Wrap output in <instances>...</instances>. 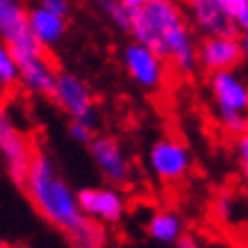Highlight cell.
<instances>
[{"mask_svg":"<svg viewBox=\"0 0 248 248\" xmlns=\"http://www.w3.org/2000/svg\"><path fill=\"white\" fill-rule=\"evenodd\" d=\"M241 2H244V0H218V5L223 7V12H226V14L230 16V18H232V16L237 14V12H239Z\"/></svg>","mask_w":248,"mask_h":248,"instance_id":"obj_24","label":"cell"},{"mask_svg":"<svg viewBox=\"0 0 248 248\" xmlns=\"http://www.w3.org/2000/svg\"><path fill=\"white\" fill-rule=\"evenodd\" d=\"M71 248H105L107 246V230L96 221L87 218V223L78 228L76 232L66 237Z\"/></svg>","mask_w":248,"mask_h":248,"instance_id":"obj_16","label":"cell"},{"mask_svg":"<svg viewBox=\"0 0 248 248\" xmlns=\"http://www.w3.org/2000/svg\"><path fill=\"white\" fill-rule=\"evenodd\" d=\"M32 155H34V151H32L28 137L16 128L7 105L0 98V157H2L7 175L16 185H23V180H25Z\"/></svg>","mask_w":248,"mask_h":248,"instance_id":"obj_5","label":"cell"},{"mask_svg":"<svg viewBox=\"0 0 248 248\" xmlns=\"http://www.w3.org/2000/svg\"><path fill=\"white\" fill-rule=\"evenodd\" d=\"M187 18L205 37L214 34H237L232 18L223 12L218 0H182Z\"/></svg>","mask_w":248,"mask_h":248,"instance_id":"obj_13","label":"cell"},{"mask_svg":"<svg viewBox=\"0 0 248 248\" xmlns=\"http://www.w3.org/2000/svg\"><path fill=\"white\" fill-rule=\"evenodd\" d=\"M0 248H9V244L5 239H2V237H0Z\"/></svg>","mask_w":248,"mask_h":248,"instance_id":"obj_28","label":"cell"},{"mask_svg":"<svg viewBox=\"0 0 248 248\" xmlns=\"http://www.w3.org/2000/svg\"><path fill=\"white\" fill-rule=\"evenodd\" d=\"M239 39H241V50H244V60L248 62V32H244Z\"/></svg>","mask_w":248,"mask_h":248,"instance_id":"obj_27","label":"cell"},{"mask_svg":"<svg viewBox=\"0 0 248 248\" xmlns=\"http://www.w3.org/2000/svg\"><path fill=\"white\" fill-rule=\"evenodd\" d=\"M121 60H123V68H125L128 78L146 93H155L164 87L166 60H162L153 48L139 44V41H130L123 48Z\"/></svg>","mask_w":248,"mask_h":248,"instance_id":"obj_7","label":"cell"},{"mask_svg":"<svg viewBox=\"0 0 248 248\" xmlns=\"http://www.w3.org/2000/svg\"><path fill=\"white\" fill-rule=\"evenodd\" d=\"M0 41H5L14 53L39 46L30 32L28 9L21 0H0Z\"/></svg>","mask_w":248,"mask_h":248,"instance_id":"obj_12","label":"cell"},{"mask_svg":"<svg viewBox=\"0 0 248 248\" xmlns=\"http://www.w3.org/2000/svg\"><path fill=\"white\" fill-rule=\"evenodd\" d=\"M28 23H30L32 37L37 39V44L44 50L60 46L66 37V18L48 12L41 5H34V7L28 9Z\"/></svg>","mask_w":248,"mask_h":248,"instance_id":"obj_14","label":"cell"},{"mask_svg":"<svg viewBox=\"0 0 248 248\" xmlns=\"http://www.w3.org/2000/svg\"><path fill=\"white\" fill-rule=\"evenodd\" d=\"M217 214L218 218H223V221H230L234 217V198L228 194H221L217 201Z\"/></svg>","mask_w":248,"mask_h":248,"instance_id":"obj_21","label":"cell"},{"mask_svg":"<svg viewBox=\"0 0 248 248\" xmlns=\"http://www.w3.org/2000/svg\"><path fill=\"white\" fill-rule=\"evenodd\" d=\"M241 62H244V50L237 34L203 37V41L198 44V66L207 73L234 71Z\"/></svg>","mask_w":248,"mask_h":248,"instance_id":"obj_11","label":"cell"},{"mask_svg":"<svg viewBox=\"0 0 248 248\" xmlns=\"http://www.w3.org/2000/svg\"><path fill=\"white\" fill-rule=\"evenodd\" d=\"M18 82H21V68L14 50L5 41H0V91L14 89Z\"/></svg>","mask_w":248,"mask_h":248,"instance_id":"obj_18","label":"cell"},{"mask_svg":"<svg viewBox=\"0 0 248 248\" xmlns=\"http://www.w3.org/2000/svg\"><path fill=\"white\" fill-rule=\"evenodd\" d=\"M78 201L84 217L96 221L100 226H116L125 217V196L114 185H100V187H84L78 191Z\"/></svg>","mask_w":248,"mask_h":248,"instance_id":"obj_8","label":"cell"},{"mask_svg":"<svg viewBox=\"0 0 248 248\" xmlns=\"http://www.w3.org/2000/svg\"><path fill=\"white\" fill-rule=\"evenodd\" d=\"M146 232L155 244L162 246H175L185 234V221L178 212L173 210H157L148 217Z\"/></svg>","mask_w":248,"mask_h":248,"instance_id":"obj_15","label":"cell"},{"mask_svg":"<svg viewBox=\"0 0 248 248\" xmlns=\"http://www.w3.org/2000/svg\"><path fill=\"white\" fill-rule=\"evenodd\" d=\"M121 2H123V5H125V7H128V9H132V12H137V9H143V7H146V5H151L153 0H121Z\"/></svg>","mask_w":248,"mask_h":248,"instance_id":"obj_26","label":"cell"},{"mask_svg":"<svg viewBox=\"0 0 248 248\" xmlns=\"http://www.w3.org/2000/svg\"><path fill=\"white\" fill-rule=\"evenodd\" d=\"M232 23H234V28H237V32H248V0H244L241 2V7L239 12L232 16Z\"/></svg>","mask_w":248,"mask_h":248,"instance_id":"obj_23","label":"cell"},{"mask_svg":"<svg viewBox=\"0 0 248 248\" xmlns=\"http://www.w3.org/2000/svg\"><path fill=\"white\" fill-rule=\"evenodd\" d=\"M146 164L151 173L164 185H178L191 173L194 157L187 146L175 137H162L148 148Z\"/></svg>","mask_w":248,"mask_h":248,"instance_id":"obj_4","label":"cell"},{"mask_svg":"<svg viewBox=\"0 0 248 248\" xmlns=\"http://www.w3.org/2000/svg\"><path fill=\"white\" fill-rule=\"evenodd\" d=\"M234 153H237V157H239V164L244 166V169H248V130L241 132V135L234 139Z\"/></svg>","mask_w":248,"mask_h":248,"instance_id":"obj_22","label":"cell"},{"mask_svg":"<svg viewBox=\"0 0 248 248\" xmlns=\"http://www.w3.org/2000/svg\"><path fill=\"white\" fill-rule=\"evenodd\" d=\"M244 180H246V187H248V169H244Z\"/></svg>","mask_w":248,"mask_h":248,"instance_id":"obj_29","label":"cell"},{"mask_svg":"<svg viewBox=\"0 0 248 248\" xmlns=\"http://www.w3.org/2000/svg\"><path fill=\"white\" fill-rule=\"evenodd\" d=\"M53 98L71 116V121H80V123L93 130L98 128V112L96 105H93V96H91V89L80 76L71 73V71H60Z\"/></svg>","mask_w":248,"mask_h":248,"instance_id":"obj_6","label":"cell"},{"mask_svg":"<svg viewBox=\"0 0 248 248\" xmlns=\"http://www.w3.org/2000/svg\"><path fill=\"white\" fill-rule=\"evenodd\" d=\"M21 187L39 217L66 237L87 223V217L78 201V191L60 173L55 159L41 148L32 155L30 169Z\"/></svg>","mask_w":248,"mask_h":248,"instance_id":"obj_2","label":"cell"},{"mask_svg":"<svg viewBox=\"0 0 248 248\" xmlns=\"http://www.w3.org/2000/svg\"><path fill=\"white\" fill-rule=\"evenodd\" d=\"M175 248H203V246H201V241L196 239L194 234H182L180 241L175 244Z\"/></svg>","mask_w":248,"mask_h":248,"instance_id":"obj_25","label":"cell"},{"mask_svg":"<svg viewBox=\"0 0 248 248\" xmlns=\"http://www.w3.org/2000/svg\"><path fill=\"white\" fill-rule=\"evenodd\" d=\"M16 55V62H18V68H21V82L23 87L34 93V96H44V98H53L55 91V82H57V68L41 46H34V48H28V50H18Z\"/></svg>","mask_w":248,"mask_h":248,"instance_id":"obj_9","label":"cell"},{"mask_svg":"<svg viewBox=\"0 0 248 248\" xmlns=\"http://www.w3.org/2000/svg\"><path fill=\"white\" fill-rule=\"evenodd\" d=\"M39 5L53 14L62 16V18H68V14H71V0H39Z\"/></svg>","mask_w":248,"mask_h":248,"instance_id":"obj_20","label":"cell"},{"mask_svg":"<svg viewBox=\"0 0 248 248\" xmlns=\"http://www.w3.org/2000/svg\"><path fill=\"white\" fill-rule=\"evenodd\" d=\"M68 137H71L76 143H80V146H87V148H89V143L96 139V137H93V128L84 125L80 121H71V125H68Z\"/></svg>","mask_w":248,"mask_h":248,"instance_id":"obj_19","label":"cell"},{"mask_svg":"<svg viewBox=\"0 0 248 248\" xmlns=\"http://www.w3.org/2000/svg\"><path fill=\"white\" fill-rule=\"evenodd\" d=\"M210 93L218 125L239 137L248 130V80L234 71L210 73Z\"/></svg>","mask_w":248,"mask_h":248,"instance_id":"obj_3","label":"cell"},{"mask_svg":"<svg viewBox=\"0 0 248 248\" xmlns=\"http://www.w3.org/2000/svg\"><path fill=\"white\" fill-rule=\"evenodd\" d=\"M98 12L105 16L107 23H112L116 30L128 32L130 34V25H132V9H128L121 0H96Z\"/></svg>","mask_w":248,"mask_h":248,"instance_id":"obj_17","label":"cell"},{"mask_svg":"<svg viewBox=\"0 0 248 248\" xmlns=\"http://www.w3.org/2000/svg\"><path fill=\"white\" fill-rule=\"evenodd\" d=\"M89 155L91 162L96 166V171L103 175L107 185H125L130 180V157L125 155L123 146L119 139L107 135L96 137L89 143Z\"/></svg>","mask_w":248,"mask_h":248,"instance_id":"obj_10","label":"cell"},{"mask_svg":"<svg viewBox=\"0 0 248 248\" xmlns=\"http://www.w3.org/2000/svg\"><path fill=\"white\" fill-rule=\"evenodd\" d=\"M130 37L153 48L162 60H169L182 76L194 73L198 66L194 32L175 0H153L143 9L132 12Z\"/></svg>","mask_w":248,"mask_h":248,"instance_id":"obj_1","label":"cell"}]
</instances>
